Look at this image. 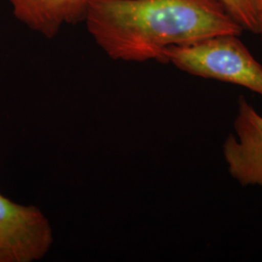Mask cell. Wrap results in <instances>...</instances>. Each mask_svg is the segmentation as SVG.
Masks as SVG:
<instances>
[{
    "label": "cell",
    "instance_id": "obj_1",
    "mask_svg": "<svg viewBox=\"0 0 262 262\" xmlns=\"http://www.w3.org/2000/svg\"><path fill=\"white\" fill-rule=\"evenodd\" d=\"M84 19L107 56L131 62L163 63L169 48L244 31L222 0H92Z\"/></svg>",
    "mask_w": 262,
    "mask_h": 262
},
{
    "label": "cell",
    "instance_id": "obj_2",
    "mask_svg": "<svg viewBox=\"0 0 262 262\" xmlns=\"http://www.w3.org/2000/svg\"><path fill=\"white\" fill-rule=\"evenodd\" d=\"M163 63L191 75L243 86L262 97V66L240 35L220 34L169 48Z\"/></svg>",
    "mask_w": 262,
    "mask_h": 262
},
{
    "label": "cell",
    "instance_id": "obj_3",
    "mask_svg": "<svg viewBox=\"0 0 262 262\" xmlns=\"http://www.w3.org/2000/svg\"><path fill=\"white\" fill-rule=\"evenodd\" d=\"M53 243V227L38 207L16 203L0 193V262L38 261Z\"/></svg>",
    "mask_w": 262,
    "mask_h": 262
},
{
    "label": "cell",
    "instance_id": "obj_4",
    "mask_svg": "<svg viewBox=\"0 0 262 262\" xmlns=\"http://www.w3.org/2000/svg\"><path fill=\"white\" fill-rule=\"evenodd\" d=\"M223 156L236 182L262 187V116L244 96L238 100L233 132L224 142Z\"/></svg>",
    "mask_w": 262,
    "mask_h": 262
},
{
    "label": "cell",
    "instance_id": "obj_5",
    "mask_svg": "<svg viewBox=\"0 0 262 262\" xmlns=\"http://www.w3.org/2000/svg\"><path fill=\"white\" fill-rule=\"evenodd\" d=\"M15 17L41 34L53 37L67 24L84 18L92 0H8Z\"/></svg>",
    "mask_w": 262,
    "mask_h": 262
},
{
    "label": "cell",
    "instance_id": "obj_6",
    "mask_svg": "<svg viewBox=\"0 0 262 262\" xmlns=\"http://www.w3.org/2000/svg\"><path fill=\"white\" fill-rule=\"evenodd\" d=\"M244 30L257 34V19L253 0H222Z\"/></svg>",
    "mask_w": 262,
    "mask_h": 262
},
{
    "label": "cell",
    "instance_id": "obj_7",
    "mask_svg": "<svg viewBox=\"0 0 262 262\" xmlns=\"http://www.w3.org/2000/svg\"><path fill=\"white\" fill-rule=\"evenodd\" d=\"M256 19H257V34L260 37L262 46V0H253Z\"/></svg>",
    "mask_w": 262,
    "mask_h": 262
}]
</instances>
